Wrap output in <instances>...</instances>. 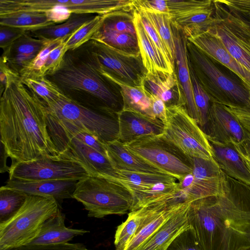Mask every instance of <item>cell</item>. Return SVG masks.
<instances>
[{"instance_id":"1","label":"cell","mask_w":250,"mask_h":250,"mask_svg":"<svg viewBox=\"0 0 250 250\" xmlns=\"http://www.w3.org/2000/svg\"><path fill=\"white\" fill-rule=\"evenodd\" d=\"M48 111L46 104L19 77L0 93V143L12 163L57 156L47 128Z\"/></svg>"},{"instance_id":"2","label":"cell","mask_w":250,"mask_h":250,"mask_svg":"<svg viewBox=\"0 0 250 250\" xmlns=\"http://www.w3.org/2000/svg\"><path fill=\"white\" fill-rule=\"evenodd\" d=\"M226 178L223 194L194 201L187 211L188 225L204 250L250 249V186Z\"/></svg>"},{"instance_id":"3","label":"cell","mask_w":250,"mask_h":250,"mask_svg":"<svg viewBox=\"0 0 250 250\" xmlns=\"http://www.w3.org/2000/svg\"><path fill=\"white\" fill-rule=\"evenodd\" d=\"M45 77L66 97L84 107L113 116L123 109L118 86L101 73L84 44L68 50L59 68Z\"/></svg>"},{"instance_id":"4","label":"cell","mask_w":250,"mask_h":250,"mask_svg":"<svg viewBox=\"0 0 250 250\" xmlns=\"http://www.w3.org/2000/svg\"><path fill=\"white\" fill-rule=\"evenodd\" d=\"M187 49L189 64L211 103L225 106H250V91L241 82L223 72L188 39Z\"/></svg>"},{"instance_id":"5","label":"cell","mask_w":250,"mask_h":250,"mask_svg":"<svg viewBox=\"0 0 250 250\" xmlns=\"http://www.w3.org/2000/svg\"><path fill=\"white\" fill-rule=\"evenodd\" d=\"M73 198L83 205L88 217L96 218L125 214L131 211L133 203L132 193L121 183L92 175L78 181Z\"/></svg>"},{"instance_id":"6","label":"cell","mask_w":250,"mask_h":250,"mask_svg":"<svg viewBox=\"0 0 250 250\" xmlns=\"http://www.w3.org/2000/svg\"><path fill=\"white\" fill-rule=\"evenodd\" d=\"M60 208L50 197L28 195L21 208L0 224V250L26 245L39 234L44 223Z\"/></svg>"},{"instance_id":"7","label":"cell","mask_w":250,"mask_h":250,"mask_svg":"<svg viewBox=\"0 0 250 250\" xmlns=\"http://www.w3.org/2000/svg\"><path fill=\"white\" fill-rule=\"evenodd\" d=\"M159 136L188 157L213 159L207 134L183 105L167 107V120Z\"/></svg>"},{"instance_id":"8","label":"cell","mask_w":250,"mask_h":250,"mask_svg":"<svg viewBox=\"0 0 250 250\" xmlns=\"http://www.w3.org/2000/svg\"><path fill=\"white\" fill-rule=\"evenodd\" d=\"M114 8L112 0H0V16L23 11L45 12L56 24L66 21L72 13L103 15Z\"/></svg>"},{"instance_id":"9","label":"cell","mask_w":250,"mask_h":250,"mask_svg":"<svg viewBox=\"0 0 250 250\" xmlns=\"http://www.w3.org/2000/svg\"><path fill=\"white\" fill-rule=\"evenodd\" d=\"M214 21L208 30L222 42L235 60L250 73V21L230 12L217 0Z\"/></svg>"},{"instance_id":"10","label":"cell","mask_w":250,"mask_h":250,"mask_svg":"<svg viewBox=\"0 0 250 250\" xmlns=\"http://www.w3.org/2000/svg\"><path fill=\"white\" fill-rule=\"evenodd\" d=\"M135 156L178 181L192 171L188 157L159 136H146L123 144Z\"/></svg>"},{"instance_id":"11","label":"cell","mask_w":250,"mask_h":250,"mask_svg":"<svg viewBox=\"0 0 250 250\" xmlns=\"http://www.w3.org/2000/svg\"><path fill=\"white\" fill-rule=\"evenodd\" d=\"M48 113L58 119L66 120L86 130L102 143L107 144L117 140V116L97 112L80 105L66 96L47 106Z\"/></svg>"},{"instance_id":"12","label":"cell","mask_w":250,"mask_h":250,"mask_svg":"<svg viewBox=\"0 0 250 250\" xmlns=\"http://www.w3.org/2000/svg\"><path fill=\"white\" fill-rule=\"evenodd\" d=\"M84 45L104 72L128 85H144L147 71L141 55L124 53L97 40H90Z\"/></svg>"},{"instance_id":"13","label":"cell","mask_w":250,"mask_h":250,"mask_svg":"<svg viewBox=\"0 0 250 250\" xmlns=\"http://www.w3.org/2000/svg\"><path fill=\"white\" fill-rule=\"evenodd\" d=\"M49 134L56 147L57 157L80 164L89 175L110 179L117 177L116 170L107 157L75 138L67 136L47 123Z\"/></svg>"},{"instance_id":"14","label":"cell","mask_w":250,"mask_h":250,"mask_svg":"<svg viewBox=\"0 0 250 250\" xmlns=\"http://www.w3.org/2000/svg\"><path fill=\"white\" fill-rule=\"evenodd\" d=\"M9 173V179L25 181L80 180L89 175L80 164L53 156L12 163Z\"/></svg>"},{"instance_id":"15","label":"cell","mask_w":250,"mask_h":250,"mask_svg":"<svg viewBox=\"0 0 250 250\" xmlns=\"http://www.w3.org/2000/svg\"><path fill=\"white\" fill-rule=\"evenodd\" d=\"M192 171L178 181L179 187L195 201L223 194L227 186L226 174L213 159L190 158Z\"/></svg>"},{"instance_id":"16","label":"cell","mask_w":250,"mask_h":250,"mask_svg":"<svg viewBox=\"0 0 250 250\" xmlns=\"http://www.w3.org/2000/svg\"><path fill=\"white\" fill-rule=\"evenodd\" d=\"M48 41L34 37L27 31L3 49L0 62L22 78L29 74L32 62Z\"/></svg>"},{"instance_id":"17","label":"cell","mask_w":250,"mask_h":250,"mask_svg":"<svg viewBox=\"0 0 250 250\" xmlns=\"http://www.w3.org/2000/svg\"><path fill=\"white\" fill-rule=\"evenodd\" d=\"M208 136L226 144L241 146L247 136V131L237 119L222 105L211 103Z\"/></svg>"},{"instance_id":"18","label":"cell","mask_w":250,"mask_h":250,"mask_svg":"<svg viewBox=\"0 0 250 250\" xmlns=\"http://www.w3.org/2000/svg\"><path fill=\"white\" fill-rule=\"evenodd\" d=\"M187 39L212 60L219 62L234 73L250 91V73L235 60L214 34L208 30Z\"/></svg>"},{"instance_id":"19","label":"cell","mask_w":250,"mask_h":250,"mask_svg":"<svg viewBox=\"0 0 250 250\" xmlns=\"http://www.w3.org/2000/svg\"><path fill=\"white\" fill-rule=\"evenodd\" d=\"M79 180L65 179L25 181L9 179L4 186L17 189L28 195H38L54 199L60 208L63 200L73 198V194Z\"/></svg>"},{"instance_id":"20","label":"cell","mask_w":250,"mask_h":250,"mask_svg":"<svg viewBox=\"0 0 250 250\" xmlns=\"http://www.w3.org/2000/svg\"><path fill=\"white\" fill-rule=\"evenodd\" d=\"M171 26L175 45V71L183 93L185 107L188 114L198 124V115L194 101L192 85L187 55V37L183 30L172 22Z\"/></svg>"},{"instance_id":"21","label":"cell","mask_w":250,"mask_h":250,"mask_svg":"<svg viewBox=\"0 0 250 250\" xmlns=\"http://www.w3.org/2000/svg\"><path fill=\"white\" fill-rule=\"evenodd\" d=\"M119 125L118 141L123 144L146 136H159L164 129V123L141 114L122 110L117 113Z\"/></svg>"},{"instance_id":"22","label":"cell","mask_w":250,"mask_h":250,"mask_svg":"<svg viewBox=\"0 0 250 250\" xmlns=\"http://www.w3.org/2000/svg\"><path fill=\"white\" fill-rule=\"evenodd\" d=\"M213 157L229 177L250 186V170L236 147L217 142L207 136Z\"/></svg>"},{"instance_id":"23","label":"cell","mask_w":250,"mask_h":250,"mask_svg":"<svg viewBox=\"0 0 250 250\" xmlns=\"http://www.w3.org/2000/svg\"><path fill=\"white\" fill-rule=\"evenodd\" d=\"M144 85L147 91L160 98L167 107L177 104L185 106L183 93L175 71L147 72Z\"/></svg>"},{"instance_id":"24","label":"cell","mask_w":250,"mask_h":250,"mask_svg":"<svg viewBox=\"0 0 250 250\" xmlns=\"http://www.w3.org/2000/svg\"><path fill=\"white\" fill-rule=\"evenodd\" d=\"M190 204L175 212L137 250H166L177 236L189 227L187 211Z\"/></svg>"},{"instance_id":"25","label":"cell","mask_w":250,"mask_h":250,"mask_svg":"<svg viewBox=\"0 0 250 250\" xmlns=\"http://www.w3.org/2000/svg\"><path fill=\"white\" fill-rule=\"evenodd\" d=\"M188 203L159 209L148 207L141 208L144 210V216L136 234L124 250H137L175 212Z\"/></svg>"},{"instance_id":"26","label":"cell","mask_w":250,"mask_h":250,"mask_svg":"<svg viewBox=\"0 0 250 250\" xmlns=\"http://www.w3.org/2000/svg\"><path fill=\"white\" fill-rule=\"evenodd\" d=\"M133 15L140 53L147 72L160 71L172 73L175 72L167 64L146 32L141 21L139 13L135 8L133 10Z\"/></svg>"},{"instance_id":"27","label":"cell","mask_w":250,"mask_h":250,"mask_svg":"<svg viewBox=\"0 0 250 250\" xmlns=\"http://www.w3.org/2000/svg\"><path fill=\"white\" fill-rule=\"evenodd\" d=\"M65 215L60 208L43 224L37 237L28 245H50L68 243L74 237L89 232L83 229L67 228Z\"/></svg>"},{"instance_id":"28","label":"cell","mask_w":250,"mask_h":250,"mask_svg":"<svg viewBox=\"0 0 250 250\" xmlns=\"http://www.w3.org/2000/svg\"><path fill=\"white\" fill-rule=\"evenodd\" d=\"M101 73L118 86L123 101L122 110L135 112L151 119L155 117L148 92L144 85L132 86L112 78L99 69Z\"/></svg>"},{"instance_id":"29","label":"cell","mask_w":250,"mask_h":250,"mask_svg":"<svg viewBox=\"0 0 250 250\" xmlns=\"http://www.w3.org/2000/svg\"><path fill=\"white\" fill-rule=\"evenodd\" d=\"M106 149L107 158L116 170L164 173L132 153L118 140L106 144Z\"/></svg>"},{"instance_id":"30","label":"cell","mask_w":250,"mask_h":250,"mask_svg":"<svg viewBox=\"0 0 250 250\" xmlns=\"http://www.w3.org/2000/svg\"><path fill=\"white\" fill-rule=\"evenodd\" d=\"M213 2L187 15L171 19V22L182 29L187 38L209 29L214 21Z\"/></svg>"},{"instance_id":"31","label":"cell","mask_w":250,"mask_h":250,"mask_svg":"<svg viewBox=\"0 0 250 250\" xmlns=\"http://www.w3.org/2000/svg\"><path fill=\"white\" fill-rule=\"evenodd\" d=\"M115 180L126 188L130 192L141 190L158 184H173L177 179L165 173L116 170Z\"/></svg>"},{"instance_id":"32","label":"cell","mask_w":250,"mask_h":250,"mask_svg":"<svg viewBox=\"0 0 250 250\" xmlns=\"http://www.w3.org/2000/svg\"><path fill=\"white\" fill-rule=\"evenodd\" d=\"M96 15L94 14L72 13L68 20L62 23L28 32L32 36L41 39L52 40L62 38L70 35Z\"/></svg>"},{"instance_id":"33","label":"cell","mask_w":250,"mask_h":250,"mask_svg":"<svg viewBox=\"0 0 250 250\" xmlns=\"http://www.w3.org/2000/svg\"><path fill=\"white\" fill-rule=\"evenodd\" d=\"M55 24L45 12L23 11L0 16V25L24 31L36 30Z\"/></svg>"},{"instance_id":"34","label":"cell","mask_w":250,"mask_h":250,"mask_svg":"<svg viewBox=\"0 0 250 250\" xmlns=\"http://www.w3.org/2000/svg\"><path fill=\"white\" fill-rule=\"evenodd\" d=\"M91 40L101 41L127 54L140 55L137 35L117 32L100 26Z\"/></svg>"},{"instance_id":"35","label":"cell","mask_w":250,"mask_h":250,"mask_svg":"<svg viewBox=\"0 0 250 250\" xmlns=\"http://www.w3.org/2000/svg\"><path fill=\"white\" fill-rule=\"evenodd\" d=\"M23 83L38 95L47 106L56 103L65 96L45 76L31 73L21 78Z\"/></svg>"},{"instance_id":"36","label":"cell","mask_w":250,"mask_h":250,"mask_svg":"<svg viewBox=\"0 0 250 250\" xmlns=\"http://www.w3.org/2000/svg\"><path fill=\"white\" fill-rule=\"evenodd\" d=\"M137 10L141 11L150 21L175 62V45L170 16L167 13Z\"/></svg>"},{"instance_id":"37","label":"cell","mask_w":250,"mask_h":250,"mask_svg":"<svg viewBox=\"0 0 250 250\" xmlns=\"http://www.w3.org/2000/svg\"><path fill=\"white\" fill-rule=\"evenodd\" d=\"M28 195L21 191L8 188H0V224L12 217L25 203Z\"/></svg>"},{"instance_id":"38","label":"cell","mask_w":250,"mask_h":250,"mask_svg":"<svg viewBox=\"0 0 250 250\" xmlns=\"http://www.w3.org/2000/svg\"><path fill=\"white\" fill-rule=\"evenodd\" d=\"M144 215L142 208L130 211L126 220L117 227L114 237L116 250H125L136 234Z\"/></svg>"},{"instance_id":"39","label":"cell","mask_w":250,"mask_h":250,"mask_svg":"<svg viewBox=\"0 0 250 250\" xmlns=\"http://www.w3.org/2000/svg\"><path fill=\"white\" fill-rule=\"evenodd\" d=\"M194 101L198 115V124L205 132L209 121L211 102L210 98L199 83L189 65Z\"/></svg>"},{"instance_id":"40","label":"cell","mask_w":250,"mask_h":250,"mask_svg":"<svg viewBox=\"0 0 250 250\" xmlns=\"http://www.w3.org/2000/svg\"><path fill=\"white\" fill-rule=\"evenodd\" d=\"M104 15H97L69 35L65 41L67 51L78 48L90 41L101 26Z\"/></svg>"},{"instance_id":"41","label":"cell","mask_w":250,"mask_h":250,"mask_svg":"<svg viewBox=\"0 0 250 250\" xmlns=\"http://www.w3.org/2000/svg\"><path fill=\"white\" fill-rule=\"evenodd\" d=\"M101 27L117 32L137 35L133 11H117L104 15V19Z\"/></svg>"},{"instance_id":"42","label":"cell","mask_w":250,"mask_h":250,"mask_svg":"<svg viewBox=\"0 0 250 250\" xmlns=\"http://www.w3.org/2000/svg\"><path fill=\"white\" fill-rule=\"evenodd\" d=\"M177 182L173 184H158L151 188L133 192L131 211L136 210L173 190Z\"/></svg>"},{"instance_id":"43","label":"cell","mask_w":250,"mask_h":250,"mask_svg":"<svg viewBox=\"0 0 250 250\" xmlns=\"http://www.w3.org/2000/svg\"><path fill=\"white\" fill-rule=\"evenodd\" d=\"M212 1L211 0H167V14L171 19H174L204 7Z\"/></svg>"},{"instance_id":"44","label":"cell","mask_w":250,"mask_h":250,"mask_svg":"<svg viewBox=\"0 0 250 250\" xmlns=\"http://www.w3.org/2000/svg\"><path fill=\"white\" fill-rule=\"evenodd\" d=\"M137 11L139 13L141 21L146 32L162 54L169 66L175 70V62L161 38L147 18L141 11L138 10Z\"/></svg>"},{"instance_id":"45","label":"cell","mask_w":250,"mask_h":250,"mask_svg":"<svg viewBox=\"0 0 250 250\" xmlns=\"http://www.w3.org/2000/svg\"><path fill=\"white\" fill-rule=\"evenodd\" d=\"M166 250H204L190 228L181 233Z\"/></svg>"},{"instance_id":"46","label":"cell","mask_w":250,"mask_h":250,"mask_svg":"<svg viewBox=\"0 0 250 250\" xmlns=\"http://www.w3.org/2000/svg\"><path fill=\"white\" fill-rule=\"evenodd\" d=\"M66 40L50 53L43 66L37 74L45 76L54 73L59 68L67 51L65 42Z\"/></svg>"},{"instance_id":"47","label":"cell","mask_w":250,"mask_h":250,"mask_svg":"<svg viewBox=\"0 0 250 250\" xmlns=\"http://www.w3.org/2000/svg\"><path fill=\"white\" fill-rule=\"evenodd\" d=\"M68 36L69 35L62 38L49 40L32 62L29 74L31 73H38L45 63L50 53L66 40Z\"/></svg>"},{"instance_id":"48","label":"cell","mask_w":250,"mask_h":250,"mask_svg":"<svg viewBox=\"0 0 250 250\" xmlns=\"http://www.w3.org/2000/svg\"><path fill=\"white\" fill-rule=\"evenodd\" d=\"M7 250H92L81 243H63L50 245H26Z\"/></svg>"},{"instance_id":"49","label":"cell","mask_w":250,"mask_h":250,"mask_svg":"<svg viewBox=\"0 0 250 250\" xmlns=\"http://www.w3.org/2000/svg\"><path fill=\"white\" fill-rule=\"evenodd\" d=\"M26 32L14 27L0 25V47L2 49H5Z\"/></svg>"},{"instance_id":"50","label":"cell","mask_w":250,"mask_h":250,"mask_svg":"<svg viewBox=\"0 0 250 250\" xmlns=\"http://www.w3.org/2000/svg\"><path fill=\"white\" fill-rule=\"evenodd\" d=\"M233 14L250 17V0H217Z\"/></svg>"},{"instance_id":"51","label":"cell","mask_w":250,"mask_h":250,"mask_svg":"<svg viewBox=\"0 0 250 250\" xmlns=\"http://www.w3.org/2000/svg\"><path fill=\"white\" fill-rule=\"evenodd\" d=\"M222 106L233 115L246 130L250 133V106Z\"/></svg>"},{"instance_id":"52","label":"cell","mask_w":250,"mask_h":250,"mask_svg":"<svg viewBox=\"0 0 250 250\" xmlns=\"http://www.w3.org/2000/svg\"><path fill=\"white\" fill-rule=\"evenodd\" d=\"M148 93L151 99L152 112L155 117L165 123L167 120V106L165 103L156 95L149 92Z\"/></svg>"},{"instance_id":"53","label":"cell","mask_w":250,"mask_h":250,"mask_svg":"<svg viewBox=\"0 0 250 250\" xmlns=\"http://www.w3.org/2000/svg\"><path fill=\"white\" fill-rule=\"evenodd\" d=\"M8 157L5 150L0 143V171L1 173H4L6 172H9L10 167H8L6 165V160Z\"/></svg>"},{"instance_id":"54","label":"cell","mask_w":250,"mask_h":250,"mask_svg":"<svg viewBox=\"0 0 250 250\" xmlns=\"http://www.w3.org/2000/svg\"><path fill=\"white\" fill-rule=\"evenodd\" d=\"M235 147L250 159V133L247 132L246 139L243 143L241 146Z\"/></svg>"},{"instance_id":"55","label":"cell","mask_w":250,"mask_h":250,"mask_svg":"<svg viewBox=\"0 0 250 250\" xmlns=\"http://www.w3.org/2000/svg\"><path fill=\"white\" fill-rule=\"evenodd\" d=\"M237 150H238L239 152L240 153V154L241 156H242V158L245 161L246 164L247 165V166H248L249 169L250 170V159L249 158H248V157H247L246 156H245L238 149H237Z\"/></svg>"},{"instance_id":"56","label":"cell","mask_w":250,"mask_h":250,"mask_svg":"<svg viewBox=\"0 0 250 250\" xmlns=\"http://www.w3.org/2000/svg\"></svg>"}]
</instances>
